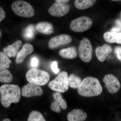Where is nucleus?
Wrapping results in <instances>:
<instances>
[{
  "mask_svg": "<svg viewBox=\"0 0 121 121\" xmlns=\"http://www.w3.org/2000/svg\"><path fill=\"white\" fill-rule=\"evenodd\" d=\"M1 103L3 106L9 108L12 103L19 102L21 91L19 86L13 84H4L0 87Z\"/></svg>",
  "mask_w": 121,
  "mask_h": 121,
  "instance_id": "f257e3e1",
  "label": "nucleus"
},
{
  "mask_svg": "<svg viewBox=\"0 0 121 121\" xmlns=\"http://www.w3.org/2000/svg\"><path fill=\"white\" fill-rule=\"evenodd\" d=\"M102 91L99 80L91 76L84 78L78 88L79 94L85 97L98 96L101 94Z\"/></svg>",
  "mask_w": 121,
  "mask_h": 121,
  "instance_id": "f03ea898",
  "label": "nucleus"
},
{
  "mask_svg": "<svg viewBox=\"0 0 121 121\" xmlns=\"http://www.w3.org/2000/svg\"><path fill=\"white\" fill-rule=\"evenodd\" d=\"M26 76V79L29 82L39 86H44L47 84L50 78L48 72L36 68H32L29 70Z\"/></svg>",
  "mask_w": 121,
  "mask_h": 121,
  "instance_id": "7ed1b4c3",
  "label": "nucleus"
},
{
  "mask_svg": "<svg viewBox=\"0 0 121 121\" xmlns=\"http://www.w3.org/2000/svg\"><path fill=\"white\" fill-rule=\"evenodd\" d=\"M12 9L14 13L21 17L29 18L35 14V10L32 6L28 2L19 0L13 3Z\"/></svg>",
  "mask_w": 121,
  "mask_h": 121,
  "instance_id": "20e7f679",
  "label": "nucleus"
},
{
  "mask_svg": "<svg viewBox=\"0 0 121 121\" xmlns=\"http://www.w3.org/2000/svg\"><path fill=\"white\" fill-rule=\"evenodd\" d=\"M68 78V74L66 72H60L54 80L48 83V87L56 92L65 93L69 89Z\"/></svg>",
  "mask_w": 121,
  "mask_h": 121,
  "instance_id": "39448f33",
  "label": "nucleus"
},
{
  "mask_svg": "<svg viewBox=\"0 0 121 121\" xmlns=\"http://www.w3.org/2000/svg\"><path fill=\"white\" fill-rule=\"evenodd\" d=\"M92 21L87 17H80L72 20L70 24V28L77 32H82L90 28Z\"/></svg>",
  "mask_w": 121,
  "mask_h": 121,
  "instance_id": "423d86ee",
  "label": "nucleus"
},
{
  "mask_svg": "<svg viewBox=\"0 0 121 121\" xmlns=\"http://www.w3.org/2000/svg\"><path fill=\"white\" fill-rule=\"evenodd\" d=\"M80 58L85 62H89L92 58L93 48L90 40L84 37L81 40L78 48Z\"/></svg>",
  "mask_w": 121,
  "mask_h": 121,
  "instance_id": "0eeeda50",
  "label": "nucleus"
},
{
  "mask_svg": "<svg viewBox=\"0 0 121 121\" xmlns=\"http://www.w3.org/2000/svg\"><path fill=\"white\" fill-rule=\"evenodd\" d=\"M70 5L67 3L56 2L51 6L49 9V14L56 17H61L67 14L70 11Z\"/></svg>",
  "mask_w": 121,
  "mask_h": 121,
  "instance_id": "6e6552de",
  "label": "nucleus"
},
{
  "mask_svg": "<svg viewBox=\"0 0 121 121\" xmlns=\"http://www.w3.org/2000/svg\"><path fill=\"white\" fill-rule=\"evenodd\" d=\"M105 86L109 92L114 94L117 92L121 88V84L117 77L111 74L107 75L103 79Z\"/></svg>",
  "mask_w": 121,
  "mask_h": 121,
  "instance_id": "1a4fd4ad",
  "label": "nucleus"
},
{
  "mask_svg": "<svg viewBox=\"0 0 121 121\" xmlns=\"http://www.w3.org/2000/svg\"><path fill=\"white\" fill-rule=\"evenodd\" d=\"M43 94V91L41 87L30 83L25 85L22 90V95L26 97L41 96Z\"/></svg>",
  "mask_w": 121,
  "mask_h": 121,
  "instance_id": "9d476101",
  "label": "nucleus"
},
{
  "mask_svg": "<svg viewBox=\"0 0 121 121\" xmlns=\"http://www.w3.org/2000/svg\"><path fill=\"white\" fill-rule=\"evenodd\" d=\"M54 101L51 104V108L54 112L60 113L61 109L65 110L67 108V102L63 99L61 94L59 92H54L52 94Z\"/></svg>",
  "mask_w": 121,
  "mask_h": 121,
  "instance_id": "9b49d317",
  "label": "nucleus"
},
{
  "mask_svg": "<svg viewBox=\"0 0 121 121\" xmlns=\"http://www.w3.org/2000/svg\"><path fill=\"white\" fill-rule=\"evenodd\" d=\"M72 41L71 37L67 35H61L52 37L48 42V47L50 49H54L60 45H65Z\"/></svg>",
  "mask_w": 121,
  "mask_h": 121,
  "instance_id": "f8f14e48",
  "label": "nucleus"
},
{
  "mask_svg": "<svg viewBox=\"0 0 121 121\" xmlns=\"http://www.w3.org/2000/svg\"><path fill=\"white\" fill-rule=\"evenodd\" d=\"M34 50L32 45L30 43H26L23 45L22 49L17 53L16 62L18 64L22 63L25 59L29 55L31 54Z\"/></svg>",
  "mask_w": 121,
  "mask_h": 121,
  "instance_id": "ddd939ff",
  "label": "nucleus"
},
{
  "mask_svg": "<svg viewBox=\"0 0 121 121\" xmlns=\"http://www.w3.org/2000/svg\"><path fill=\"white\" fill-rule=\"evenodd\" d=\"M112 51V48L109 44H104L102 47H98L95 50L97 58L100 62H103L106 57Z\"/></svg>",
  "mask_w": 121,
  "mask_h": 121,
  "instance_id": "4468645a",
  "label": "nucleus"
},
{
  "mask_svg": "<svg viewBox=\"0 0 121 121\" xmlns=\"http://www.w3.org/2000/svg\"><path fill=\"white\" fill-rule=\"evenodd\" d=\"M22 43V41L20 40H17L12 45L4 48L3 52L8 58L15 57L17 55Z\"/></svg>",
  "mask_w": 121,
  "mask_h": 121,
  "instance_id": "2eb2a0df",
  "label": "nucleus"
},
{
  "mask_svg": "<svg viewBox=\"0 0 121 121\" xmlns=\"http://www.w3.org/2000/svg\"><path fill=\"white\" fill-rule=\"evenodd\" d=\"M87 117V114L82 110L75 109L67 114L68 121H84Z\"/></svg>",
  "mask_w": 121,
  "mask_h": 121,
  "instance_id": "dca6fc26",
  "label": "nucleus"
},
{
  "mask_svg": "<svg viewBox=\"0 0 121 121\" xmlns=\"http://www.w3.org/2000/svg\"><path fill=\"white\" fill-rule=\"evenodd\" d=\"M35 29L39 32L46 35H50L54 32V29L52 24L47 22L38 23L35 26Z\"/></svg>",
  "mask_w": 121,
  "mask_h": 121,
  "instance_id": "f3484780",
  "label": "nucleus"
},
{
  "mask_svg": "<svg viewBox=\"0 0 121 121\" xmlns=\"http://www.w3.org/2000/svg\"><path fill=\"white\" fill-rule=\"evenodd\" d=\"M105 41L109 43H116L121 44V32L108 31L103 35Z\"/></svg>",
  "mask_w": 121,
  "mask_h": 121,
  "instance_id": "a211bd4d",
  "label": "nucleus"
},
{
  "mask_svg": "<svg viewBox=\"0 0 121 121\" xmlns=\"http://www.w3.org/2000/svg\"><path fill=\"white\" fill-rule=\"evenodd\" d=\"M59 55L64 58L73 59L77 57L78 54L76 48L71 47L60 50Z\"/></svg>",
  "mask_w": 121,
  "mask_h": 121,
  "instance_id": "6ab92c4d",
  "label": "nucleus"
},
{
  "mask_svg": "<svg viewBox=\"0 0 121 121\" xmlns=\"http://www.w3.org/2000/svg\"><path fill=\"white\" fill-rule=\"evenodd\" d=\"M13 80V76L10 71L6 68L0 66V82L10 83Z\"/></svg>",
  "mask_w": 121,
  "mask_h": 121,
  "instance_id": "aec40b11",
  "label": "nucleus"
},
{
  "mask_svg": "<svg viewBox=\"0 0 121 121\" xmlns=\"http://www.w3.org/2000/svg\"><path fill=\"white\" fill-rule=\"evenodd\" d=\"M97 0H75V5L80 10L88 8L94 4Z\"/></svg>",
  "mask_w": 121,
  "mask_h": 121,
  "instance_id": "412c9836",
  "label": "nucleus"
},
{
  "mask_svg": "<svg viewBox=\"0 0 121 121\" xmlns=\"http://www.w3.org/2000/svg\"><path fill=\"white\" fill-rule=\"evenodd\" d=\"M82 82V79L74 74H71L68 76V85L72 89H78Z\"/></svg>",
  "mask_w": 121,
  "mask_h": 121,
  "instance_id": "4be33fe9",
  "label": "nucleus"
},
{
  "mask_svg": "<svg viewBox=\"0 0 121 121\" xmlns=\"http://www.w3.org/2000/svg\"><path fill=\"white\" fill-rule=\"evenodd\" d=\"M28 121H46L43 115L37 111H33L29 114Z\"/></svg>",
  "mask_w": 121,
  "mask_h": 121,
  "instance_id": "5701e85b",
  "label": "nucleus"
},
{
  "mask_svg": "<svg viewBox=\"0 0 121 121\" xmlns=\"http://www.w3.org/2000/svg\"><path fill=\"white\" fill-rule=\"evenodd\" d=\"M11 63L12 61L8 57L4 52H0V66L9 68Z\"/></svg>",
  "mask_w": 121,
  "mask_h": 121,
  "instance_id": "b1692460",
  "label": "nucleus"
},
{
  "mask_svg": "<svg viewBox=\"0 0 121 121\" xmlns=\"http://www.w3.org/2000/svg\"><path fill=\"white\" fill-rule=\"evenodd\" d=\"M25 39H31L35 35V28L32 25H29L24 30L23 33Z\"/></svg>",
  "mask_w": 121,
  "mask_h": 121,
  "instance_id": "393cba45",
  "label": "nucleus"
},
{
  "mask_svg": "<svg viewBox=\"0 0 121 121\" xmlns=\"http://www.w3.org/2000/svg\"><path fill=\"white\" fill-rule=\"evenodd\" d=\"M116 25L111 30V31L120 32H121V21L120 20H117L116 21Z\"/></svg>",
  "mask_w": 121,
  "mask_h": 121,
  "instance_id": "a878e982",
  "label": "nucleus"
},
{
  "mask_svg": "<svg viewBox=\"0 0 121 121\" xmlns=\"http://www.w3.org/2000/svg\"><path fill=\"white\" fill-rule=\"evenodd\" d=\"M51 68L52 71L55 73L58 74L60 70L58 68V64L56 61H54L52 64Z\"/></svg>",
  "mask_w": 121,
  "mask_h": 121,
  "instance_id": "bb28decb",
  "label": "nucleus"
},
{
  "mask_svg": "<svg viewBox=\"0 0 121 121\" xmlns=\"http://www.w3.org/2000/svg\"><path fill=\"white\" fill-rule=\"evenodd\" d=\"M114 52L118 59L121 62V47H117L115 48Z\"/></svg>",
  "mask_w": 121,
  "mask_h": 121,
  "instance_id": "cd10ccee",
  "label": "nucleus"
},
{
  "mask_svg": "<svg viewBox=\"0 0 121 121\" xmlns=\"http://www.w3.org/2000/svg\"><path fill=\"white\" fill-rule=\"evenodd\" d=\"M39 63V61L37 58L36 57H33L31 60V65L33 67L35 68L37 67Z\"/></svg>",
  "mask_w": 121,
  "mask_h": 121,
  "instance_id": "c85d7f7f",
  "label": "nucleus"
},
{
  "mask_svg": "<svg viewBox=\"0 0 121 121\" xmlns=\"http://www.w3.org/2000/svg\"><path fill=\"white\" fill-rule=\"evenodd\" d=\"M5 16L6 15L4 10L2 8L0 7V22L5 18Z\"/></svg>",
  "mask_w": 121,
  "mask_h": 121,
  "instance_id": "c756f323",
  "label": "nucleus"
},
{
  "mask_svg": "<svg viewBox=\"0 0 121 121\" xmlns=\"http://www.w3.org/2000/svg\"><path fill=\"white\" fill-rule=\"evenodd\" d=\"M70 0H55L56 2H63V3H66Z\"/></svg>",
  "mask_w": 121,
  "mask_h": 121,
  "instance_id": "7c9ffc66",
  "label": "nucleus"
},
{
  "mask_svg": "<svg viewBox=\"0 0 121 121\" xmlns=\"http://www.w3.org/2000/svg\"><path fill=\"white\" fill-rule=\"evenodd\" d=\"M2 121H11L10 119H8V118H5Z\"/></svg>",
  "mask_w": 121,
  "mask_h": 121,
  "instance_id": "2f4dec72",
  "label": "nucleus"
},
{
  "mask_svg": "<svg viewBox=\"0 0 121 121\" xmlns=\"http://www.w3.org/2000/svg\"><path fill=\"white\" fill-rule=\"evenodd\" d=\"M112 1H121V0H111Z\"/></svg>",
  "mask_w": 121,
  "mask_h": 121,
  "instance_id": "473e14b6",
  "label": "nucleus"
},
{
  "mask_svg": "<svg viewBox=\"0 0 121 121\" xmlns=\"http://www.w3.org/2000/svg\"><path fill=\"white\" fill-rule=\"evenodd\" d=\"M1 32L0 30V37L1 36Z\"/></svg>",
  "mask_w": 121,
  "mask_h": 121,
  "instance_id": "72a5a7b5",
  "label": "nucleus"
},
{
  "mask_svg": "<svg viewBox=\"0 0 121 121\" xmlns=\"http://www.w3.org/2000/svg\"></svg>",
  "mask_w": 121,
  "mask_h": 121,
  "instance_id": "f704fd0d",
  "label": "nucleus"
}]
</instances>
